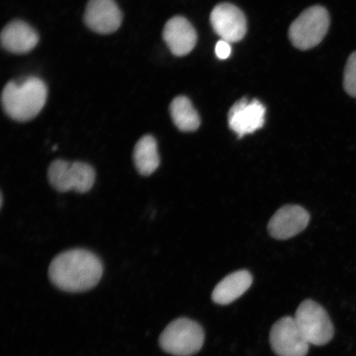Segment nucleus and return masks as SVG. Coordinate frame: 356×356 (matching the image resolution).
<instances>
[{
	"instance_id": "f257e3e1",
	"label": "nucleus",
	"mask_w": 356,
	"mask_h": 356,
	"mask_svg": "<svg viewBox=\"0 0 356 356\" xmlns=\"http://www.w3.org/2000/svg\"><path fill=\"white\" fill-rule=\"evenodd\" d=\"M48 274L52 284L61 291L83 292L99 284L104 266L95 253L84 249H72L53 259Z\"/></svg>"
},
{
	"instance_id": "39448f33",
	"label": "nucleus",
	"mask_w": 356,
	"mask_h": 356,
	"mask_svg": "<svg viewBox=\"0 0 356 356\" xmlns=\"http://www.w3.org/2000/svg\"><path fill=\"white\" fill-rule=\"evenodd\" d=\"M95 169L82 162L69 163L58 159L48 169V180L52 188L60 193L74 190L86 193L95 184Z\"/></svg>"
},
{
	"instance_id": "423d86ee",
	"label": "nucleus",
	"mask_w": 356,
	"mask_h": 356,
	"mask_svg": "<svg viewBox=\"0 0 356 356\" xmlns=\"http://www.w3.org/2000/svg\"><path fill=\"white\" fill-rule=\"evenodd\" d=\"M293 318L310 345L321 346L332 341L335 332L332 320L318 302L302 301Z\"/></svg>"
},
{
	"instance_id": "1a4fd4ad",
	"label": "nucleus",
	"mask_w": 356,
	"mask_h": 356,
	"mask_svg": "<svg viewBox=\"0 0 356 356\" xmlns=\"http://www.w3.org/2000/svg\"><path fill=\"white\" fill-rule=\"evenodd\" d=\"M211 24L221 40L229 43L241 41L247 33L246 17L234 4L222 3L213 8Z\"/></svg>"
},
{
	"instance_id": "f03ea898",
	"label": "nucleus",
	"mask_w": 356,
	"mask_h": 356,
	"mask_svg": "<svg viewBox=\"0 0 356 356\" xmlns=\"http://www.w3.org/2000/svg\"><path fill=\"white\" fill-rule=\"evenodd\" d=\"M47 95V84L38 77H26L19 83L10 81L3 89V109L15 121L29 122L41 113Z\"/></svg>"
},
{
	"instance_id": "2eb2a0df",
	"label": "nucleus",
	"mask_w": 356,
	"mask_h": 356,
	"mask_svg": "<svg viewBox=\"0 0 356 356\" xmlns=\"http://www.w3.org/2000/svg\"><path fill=\"white\" fill-rule=\"evenodd\" d=\"M133 160L138 172L148 177L157 170L160 164L157 141L150 135L141 137L134 149Z\"/></svg>"
},
{
	"instance_id": "7ed1b4c3",
	"label": "nucleus",
	"mask_w": 356,
	"mask_h": 356,
	"mask_svg": "<svg viewBox=\"0 0 356 356\" xmlns=\"http://www.w3.org/2000/svg\"><path fill=\"white\" fill-rule=\"evenodd\" d=\"M204 341V332L193 320L180 318L169 323L159 337V346L175 356H191L199 353Z\"/></svg>"
},
{
	"instance_id": "9b49d317",
	"label": "nucleus",
	"mask_w": 356,
	"mask_h": 356,
	"mask_svg": "<svg viewBox=\"0 0 356 356\" xmlns=\"http://www.w3.org/2000/svg\"><path fill=\"white\" fill-rule=\"evenodd\" d=\"M309 222V213L304 208L300 206L283 207L271 217L268 232L274 238H291L305 230Z\"/></svg>"
},
{
	"instance_id": "6e6552de",
	"label": "nucleus",
	"mask_w": 356,
	"mask_h": 356,
	"mask_svg": "<svg viewBox=\"0 0 356 356\" xmlns=\"http://www.w3.org/2000/svg\"><path fill=\"white\" fill-rule=\"evenodd\" d=\"M266 113L265 106L259 100L243 97L229 111V128L239 138L253 134L264 127Z\"/></svg>"
},
{
	"instance_id": "4468645a",
	"label": "nucleus",
	"mask_w": 356,
	"mask_h": 356,
	"mask_svg": "<svg viewBox=\"0 0 356 356\" xmlns=\"http://www.w3.org/2000/svg\"><path fill=\"white\" fill-rule=\"evenodd\" d=\"M252 283V277L248 270L235 271L218 283L213 289L212 300L218 305H229L241 297Z\"/></svg>"
},
{
	"instance_id": "f8f14e48",
	"label": "nucleus",
	"mask_w": 356,
	"mask_h": 356,
	"mask_svg": "<svg viewBox=\"0 0 356 356\" xmlns=\"http://www.w3.org/2000/svg\"><path fill=\"white\" fill-rule=\"evenodd\" d=\"M163 38L172 54L179 57L188 55L197 41L193 26L181 16L173 17L167 22L163 28Z\"/></svg>"
},
{
	"instance_id": "ddd939ff",
	"label": "nucleus",
	"mask_w": 356,
	"mask_h": 356,
	"mask_svg": "<svg viewBox=\"0 0 356 356\" xmlns=\"http://www.w3.org/2000/svg\"><path fill=\"white\" fill-rule=\"evenodd\" d=\"M0 40L4 50L13 54H26L37 47L39 35L28 22L17 19L4 26Z\"/></svg>"
},
{
	"instance_id": "f3484780",
	"label": "nucleus",
	"mask_w": 356,
	"mask_h": 356,
	"mask_svg": "<svg viewBox=\"0 0 356 356\" xmlns=\"http://www.w3.org/2000/svg\"><path fill=\"white\" fill-rule=\"evenodd\" d=\"M343 83L346 92L350 96L356 97V51L347 60Z\"/></svg>"
},
{
	"instance_id": "20e7f679",
	"label": "nucleus",
	"mask_w": 356,
	"mask_h": 356,
	"mask_svg": "<svg viewBox=\"0 0 356 356\" xmlns=\"http://www.w3.org/2000/svg\"><path fill=\"white\" fill-rule=\"evenodd\" d=\"M329 25L330 17L326 8L318 6L309 8L289 26V40L300 50H309L323 41Z\"/></svg>"
},
{
	"instance_id": "dca6fc26",
	"label": "nucleus",
	"mask_w": 356,
	"mask_h": 356,
	"mask_svg": "<svg viewBox=\"0 0 356 356\" xmlns=\"http://www.w3.org/2000/svg\"><path fill=\"white\" fill-rule=\"evenodd\" d=\"M170 115L173 123L181 131H195L200 127V115L188 97H175L171 102Z\"/></svg>"
},
{
	"instance_id": "a211bd4d",
	"label": "nucleus",
	"mask_w": 356,
	"mask_h": 356,
	"mask_svg": "<svg viewBox=\"0 0 356 356\" xmlns=\"http://www.w3.org/2000/svg\"><path fill=\"white\" fill-rule=\"evenodd\" d=\"M232 52V48H231L230 43L225 41V40H220L218 42L216 46V54L218 58L220 60H226L231 55Z\"/></svg>"
},
{
	"instance_id": "9d476101",
	"label": "nucleus",
	"mask_w": 356,
	"mask_h": 356,
	"mask_svg": "<svg viewBox=\"0 0 356 356\" xmlns=\"http://www.w3.org/2000/svg\"><path fill=\"white\" fill-rule=\"evenodd\" d=\"M122 19V13L115 0H89L83 17L89 29L104 35L117 32Z\"/></svg>"
},
{
	"instance_id": "0eeeda50",
	"label": "nucleus",
	"mask_w": 356,
	"mask_h": 356,
	"mask_svg": "<svg viewBox=\"0 0 356 356\" xmlns=\"http://www.w3.org/2000/svg\"><path fill=\"white\" fill-rule=\"evenodd\" d=\"M270 345L278 356H306L309 343L293 317H284L275 323L270 332Z\"/></svg>"
}]
</instances>
